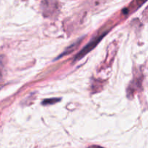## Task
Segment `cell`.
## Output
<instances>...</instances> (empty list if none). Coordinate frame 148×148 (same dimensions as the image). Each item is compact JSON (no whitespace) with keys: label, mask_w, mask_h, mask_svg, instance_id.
<instances>
[{"label":"cell","mask_w":148,"mask_h":148,"mask_svg":"<svg viewBox=\"0 0 148 148\" xmlns=\"http://www.w3.org/2000/svg\"><path fill=\"white\" fill-rule=\"evenodd\" d=\"M4 66V57L3 56H0V70Z\"/></svg>","instance_id":"6"},{"label":"cell","mask_w":148,"mask_h":148,"mask_svg":"<svg viewBox=\"0 0 148 148\" xmlns=\"http://www.w3.org/2000/svg\"><path fill=\"white\" fill-rule=\"evenodd\" d=\"M82 38H79V40H77L76 42H75V43H72V45H70V46H68V47L66 48V49H65L63 53H62V54L59 55V57L56 58V59H55V60H56V59H60V58L63 57V56H66V55H67V54H69V53H72V52H73L75 50V49H77V47L79 46V44H80V43H82Z\"/></svg>","instance_id":"4"},{"label":"cell","mask_w":148,"mask_h":148,"mask_svg":"<svg viewBox=\"0 0 148 148\" xmlns=\"http://www.w3.org/2000/svg\"><path fill=\"white\" fill-rule=\"evenodd\" d=\"M106 35V32L103 33V34H101V36H97L95 38L92 39L90 42H89V43L86 45V46H85V47H84L83 49H82V50L75 56V58H74L73 59V62H77V61L82 59L85 55L88 54V53H89V52H90L92 49H95L97 46V45L101 41V40L103 38L104 36H105Z\"/></svg>","instance_id":"1"},{"label":"cell","mask_w":148,"mask_h":148,"mask_svg":"<svg viewBox=\"0 0 148 148\" xmlns=\"http://www.w3.org/2000/svg\"><path fill=\"white\" fill-rule=\"evenodd\" d=\"M89 148H104V147H101V146L99 145H92V146H90Z\"/></svg>","instance_id":"7"},{"label":"cell","mask_w":148,"mask_h":148,"mask_svg":"<svg viewBox=\"0 0 148 148\" xmlns=\"http://www.w3.org/2000/svg\"><path fill=\"white\" fill-rule=\"evenodd\" d=\"M60 98H48V99H46L44 100V101H43V102H42V104L43 105H52V104H54L56 103V102H58V101H60Z\"/></svg>","instance_id":"5"},{"label":"cell","mask_w":148,"mask_h":148,"mask_svg":"<svg viewBox=\"0 0 148 148\" xmlns=\"http://www.w3.org/2000/svg\"><path fill=\"white\" fill-rule=\"evenodd\" d=\"M142 82H143V77H138L134 79L130 83L127 90V95L128 97H131L134 95V93L136 91L139 90L142 86Z\"/></svg>","instance_id":"3"},{"label":"cell","mask_w":148,"mask_h":148,"mask_svg":"<svg viewBox=\"0 0 148 148\" xmlns=\"http://www.w3.org/2000/svg\"><path fill=\"white\" fill-rule=\"evenodd\" d=\"M40 7L44 17H50L56 14L58 10V2L56 0H43Z\"/></svg>","instance_id":"2"}]
</instances>
